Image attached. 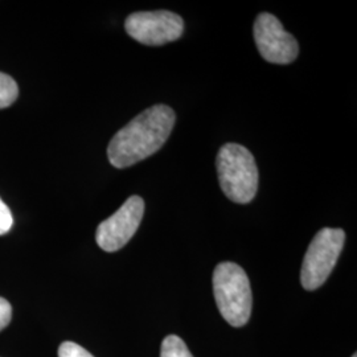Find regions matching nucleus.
<instances>
[{"label": "nucleus", "instance_id": "1", "mask_svg": "<svg viewBox=\"0 0 357 357\" xmlns=\"http://www.w3.org/2000/svg\"><path fill=\"white\" fill-rule=\"evenodd\" d=\"M176 115L167 105H155L121 128L107 147L115 168H128L159 151L169 138Z\"/></svg>", "mask_w": 357, "mask_h": 357}, {"label": "nucleus", "instance_id": "2", "mask_svg": "<svg viewBox=\"0 0 357 357\" xmlns=\"http://www.w3.org/2000/svg\"><path fill=\"white\" fill-rule=\"evenodd\" d=\"M217 174L225 196L237 204H248L258 191V168L255 156L237 143L224 144L217 153Z\"/></svg>", "mask_w": 357, "mask_h": 357}, {"label": "nucleus", "instance_id": "3", "mask_svg": "<svg viewBox=\"0 0 357 357\" xmlns=\"http://www.w3.org/2000/svg\"><path fill=\"white\" fill-rule=\"evenodd\" d=\"M213 294L221 317L231 327H243L253 307V295L249 278L240 265L221 262L213 271Z\"/></svg>", "mask_w": 357, "mask_h": 357}, {"label": "nucleus", "instance_id": "4", "mask_svg": "<svg viewBox=\"0 0 357 357\" xmlns=\"http://www.w3.org/2000/svg\"><path fill=\"white\" fill-rule=\"evenodd\" d=\"M344 243L343 229L324 228L317 233L302 264L301 282L303 289L314 291L324 284L342 255Z\"/></svg>", "mask_w": 357, "mask_h": 357}, {"label": "nucleus", "instance_id": "5", "mask_svg": "<svg viewBox=\"0 0 357 357\" xmlns=\"http://www.w3.org/2000/svg\"><path fill=\"white\" fill-rule=\"evenodd\" d=\"M125 29L130 38L143 45L159 47L176 41L184 32V22L178 13L147 11L128 15Z\"/></svg>", "mask_w": 357, "mask_h": 357}, {"label": "nucleus", "instance_id": "6", "mask_svg": "<svg viewBox=\"0 0 357 357\" xmlns=\"http://www.w3.org/2000/svg\"><path fill=\"white\" fill-rule=\"evenodd\" d=\"M253 32L255 45L268 63L291 64L298 57V41L283 29L281 22L274 15L259 13L255 19Z\"/></svg>", "mask_w": 357, "mask_h": 357}, {"label": "nucleus", "instance_id": "7", "mask_svg": "<svg viewBox=\"0 0 357 357\" xmlns=\"http://www.w3.org/2000/svg\"><path fill=\"white\" fill-rule=\"evenodd\" d=\"M144 215V202L141 196H131L113 216L102 221L96 233L98 246L109 253L122 249L132 238Z\"/></svg>", "mask_w": 357, "mask_h": 357}, {"label": "nucleus", "instance_id": "8", "mask_svg": "<svg viewBox=\"0 0 357 357\" xmlns=\"http://www.w3.org/2000/svg\"><path fill=\"white\" fill-rule=\"evenodd\" d=\"M160 357H193V355L178 336L168 335L162 343Z\"/></svg>", "mask_w": 357, "mask_h": 357}, {"label": "nucleus", "instance_id": "9", "mask_svg": "<svg viewBox=\"0 0 357 357\" xmlns=\"http://www.w3.org/2000/svg\"><path fill=\"white\" fill-rule=\"evenodd\" d=\"M19 94L17 84L13 77L0 73V109H6L11 106Z\"/></svg>", "mask_w": 357, "mask_h": 357}, {"label": "nucleus", "instance_id": "10", "mask_svg": "<svg viewBox=\"0 0 357 357\" xmlns=\"http://www.w3.org/2000/svg\"><path fill=\"white\" fill-rule=\"evenodd\" d=\"M59 357H94L81 345L73 342H65L59 348Z\"/></svg>", "mask_w": 357, "mask_h": 357}, {"label": "nucleus", "instance_id": "11", "mask_svg": "<svg viewBox=\"0 0 357 357\" xmlns=\"http://www.w3.org/2000/svg\"><path fill=\"white\" fill-rule=\"evenodd\" d=\"M13 225V217L10 208L0 199V236L7 234Z\"/></svg>", "mask_w": 357, "mask_h": 357}, {"label": "nucleus", "instance_id": "12", "mask_svg": "<svg viewBox=\"0 0 357 357\" xmlns=\"http://www.w3.org/2000/svg\"><path fill=\"white\" fill-rule=\"evenodd\" d=\"M13 318V307L4 298H0V331L8 326Z\"/></svg>", "mask_w": 357, "mask_h": 357}, {"label": "nucleus", "instance_id": "13", "mask_svg": "<svg viewBox=\"0 0 357 357\" xmlns=\"http://www.w3.org/2000/svg\"><path fill=\"white\" fill-rule=\"evenodd\" d=\"M352 357H357L356 354H354V355H352Z\"/></svg>", "mask_w": 357, "mask_h": 357}]
</instances>
